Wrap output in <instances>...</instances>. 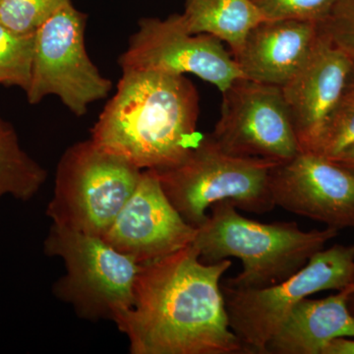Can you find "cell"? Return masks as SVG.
I'll list each match as a JSON object with an SVG mask.
<instances>
[{"mask_svg":"<svg viewBox=\"0 0 354 354\" xmlns=\"http://www.w3.org/2000/svg\"><path fill=\"white\" fill-rule=\"evenodd\" d=\"M232 261L203 262L196 247L141 264L131 308L116 319L132 354H239L221 279Z\"/></svg>","mask_w":354,"mask_h":354,"instance_id":"obj_1","label":"cell"},{"mask_svg":"<svg viewBox=\"0 0 354 354\" xmlns=\"http://www.w3.org/2000/svg\"><path fill=\"white\" fill-rule=\"evenodd\" d=\"M115 95L91 130L102 150L141 171L183 160L199 143V95L184 75L123 70Z\"/></svg>","mask_w":354,"mask_h":354,"instance_id":"obj_2","label":"cell"},{"mask_svg":"<svg viewBox=\"0 0 354 354\" xmlns=\"http://www.w3.org/2000/svg\"><path fill=\"white\" fill-rule=\"evenodd\" d=\"M193 241L205 263L237 258L242 270L223 281L237 288L277 285L301 270L339 234L326 227L306 232L297 221L260 223L242 216L230 201L215 203Z\"/></svg>","mask_w":354,"mask_h":354,"instance_id":"obj_3","label":"cell"},{"mask_svg":"<svg viewBox=\"0 0 354 354\" xmlns=\"http://www.w3.org/2000/svg\"><path fill=\"white\" fill-rule=\"evenodd\" d=\"M278 164L230 155L207 134L176 165L152 171L184 221L198 228L207 221V211L215 203L230 201L237 209L256 215L276 208L270 174Z\"/></svg>","mask_w":354,"mask_h":354,"instance_id":"obj_4","label":"cell"},{"mask_svg":"<svg viewBox=\"0 0 354 354\" xmlns=\"http://www.w3.org/2000/svg\"><path fill=\"white\" fill-rule=\"evenodd\" d=\"M50 257L64 260V276L53 295L84 320L116 319L131 308L141 264L109 245L102 237L51 225L44 241Z\"/></svg>","mask_w":354,"mask_h":354,"instance_id":"obj_5","label":"cell"},{"mask_svg":"<svg viewBox=\"0 0 354 354\" xmlns=\"http://www.w3.org/2000/svg\"><path fill=\"white\" fill-rule=\"evenodd\" d=\"M142 172L91 139L74 144L58 162L46 215L53 225L102 237L134 192Z\"/></svg>","mask_w":354,"mask_h":354,"instance_id":"obj_6","label":"cell"},{"mask_svg":"<svg viewBox=\"0 0 354 354\" xmlns=\"http://www.w3.org/2000/svg\"><path fill=\"white\" fill-rule=\"evenodd\" d=\"M354 283V244L322 249L290 278L264 288H237L221 283L230 327L244 353L265 354L266 346L302 299Z\"/></svg>","mask_w":354,"mask_h":354,"instance_id":"obj_7","label":"cell"},{"mask_svg":"<svg viewBox=\"0 0 354 354\" xmlns=\"http://www.w3.org/2000/svg\"><path fill=\"white\" fill-rule=\"evenodd\" d=\"M87 16L71 2L62 7L36 32L28 102L36 104L55 95L75 114L108 97L113 83L100 73L85 48Z\"/></svg>","mask_w":354,"mask_h":354,"instance_id":"obj_8","label":"cell"},{"mask_svg":"<svg viewBox=\"0 0 354 354\" xmlns=\"http://www.w3.org/2000/svg\"><path fill=\"white\" fill-rule=\"evenodd\" d=\"M221 94L220 120L211 134L221 150L277 162L300 152L281 87L241 77Z\"/></svg>","mask_w":354,"mask_h":354,"instance_id":"obj_9","label":"cell"},{"mask_svg":"<svg viewBox=\"0 0 354 354\" xmlns=\"http://www.w3.org/2000/svg\"><path fill=\"white\" fill-rule=\"evenodd\" d=\"M118 64L122 71L193 74L221 93L243 77L223 41L211 35L190 32L183 14H172L167 19L142 18Z\"/></svg>","mask_w":354,"mask_h":354,"instance_id":"obj_10","label":"cell"},{"mask_svg":"<svg viewBox=\"0 0 354 354\" xmlns=\"http://www.w3.org/2000/svg\"><path fill=\"white\" fill-rule=\"evenodd\" d=\"M274 206L320 221L326 227L354 228V174L314 152H299L270 174Z\"/></svg>","mask_w":354,"mask_h":354,"instance_id":"obj_11","label":"cell"},{"mask_svg":"<svg viewBox=\"0 0 354 354\" xmlns=\"http://www.w3.org/2000/svg\"><path fill=\"white\" fill-rule=\"evenodd\" d=\"M196 234L197 228L184 221L165 194L155 172L147 169L102 239L143 264L189 246Z\"/></svg>","mask_w":354,"mask_h":354,"instance_id":"obj_12","label":"cell"},{"mask_svg":"<svg viewBox=\"0 0 354 354\" xmlns=\"http://www.w3.org/2000/svg\"><path fill=\"white\" fill-rule=\"evenodd\" d=\"M353 60L319 28L308 57L281 87L300 152H314L324 127L348 86Z\"/></svg>","mask_w":354,"mask_h":354,"instance_id":"obj_13","label":"cell"},{"mask_svg":"<svg viewBox=\"0 0 354 354\" xmlns=\"http://www.w3.org/2000/svg\"><path fill=\"white\" fill-rule=\"evenodd\" d=\"M318 32L312 23L264 20L247 32L232 57L245 78L283 87L304 64Z\"/></svg>","mask_w":354,"mask_h":354,"instance_id":"obj_14","label":"cell"},{"mask_svg":"<svg viewBox=\"0 0 354 354\" xmlns=\"http://www.w3.org/2000/svg\"><path fill=\"white\" fill-rule=\"evenodd\" d=\"M353 283L330 297L302 299L267 344L265 354H323L335 339H354V318L348 305Z\"/></svg>","mask_w":354,"mask_h":354,"instance_id":"obj_15","label":"cell"},{"mask_svg":"<svg viewBox=\"0 0 354 354\" xmlns=\"http://www.w3.org/2000/svg\"><path fill=\"white\" fill-rule=\"evenodd\" d=\"M183 15L190 32L216 37L232 55L247 32L266 20L252 0H185Z\"/></svg>","mask_w":354,"mask_h":354,"instance_id":"obj_16","label":"cell"},{"mask_svg":"<svg viewBox=\"0 0 354 354\" xmlns=\"http://www.w3.org/2000/svg\"><path fill=\"white\" fill-rule=\"evenodd\" d=\"M48 172L23 150L10 123L0 118V199L30 201L38 194Z\"/></svg>","mask_w":354,"mask_h":354,"instance_id":"obj_17","label":"cell"},{"mask_svg":"<svg viewBox=\"0 0 354 354\" xmlns=\"http://www.w3.org/2000/svg\"><path fill=\"white\" fill-rule=\"evenodd\" d=\"M36 34L13 32L0 23V84L27 92L31 83Z\"/></svg>","mask_w":354,"mask_h":354,"instance_id":"obj_18","label":"cell"},{"mask_svg":"<svg viewBox=\"0 0 354 354\" xmlns=\"http://www.w3.org/2000/svg\"><path fill=\"white\" fill-rule=\"evenodd\" d=\"M354 145V83L349 82L321 133L314 153L337 157Z\"/></svg>","mask_w":354,"mask_h":354,"instance_id":"obj_19","label":"cell"},{"mask_svg":"<svg viewBox=\"0 0 354 354\" xmlns=\"http://www.w3.org/2000/svg\"><path fill=\"white\" fill-rule=\"evenodd\" d=\"M71 0H2L0 23L18 34H36Z\"/></svg>","mask_w":354,"mask_h":354,"instance_id":"obj_20","label":"cell"},{"mask_svg":"<svg viewBox=\"0 0 354 354\" xmlns=\"http://www.w3.org/2000/svg\"><path fill=\"white\" fill-rule=\"evenodd\" d=\"M266 20H291L320 25L339 0H252Z\"/></svg>","mask_w":354,"mask_h":354,"instance_id":"obj_21","label":"cell"},{"mask_svg":"<svg viewBox=\"0 0 354 354\" xmlns=\"http://www.w3.org/2000/svg\"><path fill=\"white\" fill-rule=\"evenodd\" d=\"M319 28L354 62V0H339Z\"/></svg>","mask_w":354,"mask_h":354,"instance_id":"obj_22","label":"cell"},{"mask_svg":"<svg viewBox=\"0 0 354 354\" xmlns=\"http://www.w3.org/2000/svg\"><path fill=\"white\" fill-rule=\"evenodd\" d=\"M323 354H354V339L339 337L328 344Z\"/></svg>","mask_w":354,"mask_h":354,"instance_id":"obj_23","label":"cell"},{"mask_svg":"<svg viewBox=\"0 0 354 354\" xmlns=\"http://www.w3.org/2000/svg\"><path fill=\"white\" fill-rule=\"evenodd\" d=\"M330 160L354 174V145L349 147L344 152Z\"/></svg>","mask_w":354,"mask_h":354,"instance_id":"obj_24","label":"cell"},{"mask_svg":"<svg viewBox=\"0 0 354 354\" xmlns=\"http://www.w3.org/2000/svg\"><path fill=\"white\" fill-rule=\"evenodd\" d=\"M348 305L349 311H351V315H353L354 318V283L353 286V290H351V293H349L348 295Z\"/></svg>","mask_w":354,"mask_h":354,"instance_id":"obj_25","label":"cell"},{"mask_svg":"<svg viewBox=\"0 0 354 354\" xmlns=\"http://www.w3.org/2000/svg\"><path fill=\"white\" fill-rule=\"evenodd\" d=\"M349 82L354 83V62H353V71H351V78H349Z\"/></svg>","mask_w":354,"mask_h":354,"instance_id":"obj_26","label":"cell"},{"mask_svg":"<svg viewBox=\"0 0 354 354\" xmlns=\"http://www.w3.org/2000/svg\"><path fill=\"white\" fill-rule=\"evenodd\" d=\"M2 0H0V3H1Z\"/></svg>","mask_w":354,"mask_h":354,"instance_id":"obj_27","label":"cell"}]
</instances>
